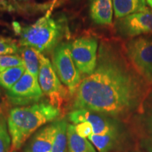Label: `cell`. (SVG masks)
Here are the masks:
<instances>
[{
    "instance_id": "1",
    "label": "cell",
    "mask_w": 152,
    "mask_h": 152,
    "mask_svg": "<svg viewBox=\"0 0 152 152\" xmlns=\"http://www.w3.org/2000/svg\"><path fill=\"white\" fill-rule=\"evenodd\" d=\"M151 86L118 47L105 42L98 49L94 71L82 80L73 109L125 118L141 111Z\"/></svg>"
},
{
    "instance_id": "2",
    "label": "cell",
    "mask_w": 152,
    "mask_h": 152,
    "mask_svg": "<svg viewBox=\"0 0 152 152\" xmlns=\"http://www.w3.org/2000/svg\"><path fill=\"white\" fill-rule=\"evenodd\" d=\"M60 114L59 109L47 102L10 109L7 116V126L11 139L10 152L20 149L39 129L56 121Z\"/></svg>"
},
{
    "instance_id": "3",
    "label": "cell",
    "mask_w": 152,
    "mask_h": 152,
    "mask_svg": "<svg viewBox=\"0 0 152 152\" xmlns=\"http://www.w3.org/2000/svg\"><path fill=\"white\" fill-rule=\"evenodd\" d=\"M65 33V18H54L48 12L34 23L21 28L20 45L42 54L59 45Z\"/></svg>"
},
{
    "instance_id": "4",
    "label": "cell",
    "mask_w": 152,
    "mask_h": 152,
    "mask_svg": "<svg viewBox=\"0 0 152 152\" xmlns=\"http://www.w3.org/2000/svg\"><path fill=\"white\" fill-rule=\"evenodd\" d=\"M53 66L58 78L74 95L81 83L80 73L71 55V44L62 42L55 47L52 55Z\"/></svg>"
},
{
    "instance_id": "5",
    "label": "cell",
    "mask_w": 152,
    "mask_h": 152,
    "mask_svg": "<svg viewBox=\"0 0 152 152\" xmlns=\"http://www.w3.org/2000/svg\"><path fill=\"white\" fill-rule=\"evenodd\" d=\"M124 52L137 73L152 85V38L145 36L133 38L126 43Z\"/></svg>"
},
{
    "instance_id": "6",
    "label": "cell",
    "mask_w": 152,
    "mask_h": 152,
    "mask_svg": "<svg viewBox=\"0 0 152 152\" xmlns=\"http://www.w3.org/2000/svg\"><path fill=\"white\" fill-rule=\"evenodd\" d=\"M38 82L43 94L48 97L49 103L60 109L66 97V90L60 82L52 63L42 54L39 55Z\"/></svg>"
},
{
    "instance_id": "7",
    "label": "cell",
    "mask_w": 152,
    "mask_h": 152,
    "mask_svg": "<svg viewBox=\"0 0 152 152\" xmlns=\"http://www.w3.org/2000/svg\"><path fill=\"white\" fill-rule=\"evenodd\" d=\"M5 94L9 103L18 106L38 103L43 96L38 78L26 71L10 90L6 91Z\"/></svg>"
},
{
    "instance_id": "8",
    "label": "cell",
    "mask_w": 152,
    "mask_h": 152,
    "mask_svg": "<svg viewBox=\"0 0 152 152\" xmlns=\"http://www.w3.org/2000/svg\"><path fill=\"white\" fill-rule=\"evenodd\" d=\"M71 55L80 73L88 75L94 71L97 63L98 42L96 38L82 37L71 44Z\"/></svg>"
},
{
    "instance_id": "9",
    "label": "cell",
    "mask_w": 152,
    "mask_h": 152,
    "mask_svg": "<svg viewBox=\"0 0 152 152\" xmlns=\"http://www.w3.org/2000/svg\"><path fill=\"white\" fill-rule=\"evenodd\" d=\"M118 32L128 37H137L143 35H152V9L135 13L117 20Z\"/></svg>"
},
{
    "instance_id": "10",
    "label": "cell",
    "mask_w": 152,
    "mask_h": 152,
    "mask_svg": "<svg viewBox=\"0 0 152 152\" xmlns=\"http://www.w3.org/2000/svg\"><path fill=\"white\" fill-rule=\"evenodd\" d=\"M68 119L74 125L83 122L90 123L94 134H104L118 130L116 125L106 115L87 109L73 110L68 114Z\"/></svg>"
},
{
    "instance_id": "11",
    "label": "cell",
    "mask_w": 152,
    "mask_h": 152,
    "mask_svg": "<svg viewBox=\"0 0 152 152\" xmlns=\"http://www.w3.org/2000/svg\"><path fill=\"white\" fill-rule=\"evenodd\" d=\"M58 120L39 129L25 146L24 152H49L52 150Z\"/></svg>"
},
{
    "instance_id": "12",
    "label": "cell",
    "mask_w": 152,
    "mask_h": 152,
    "mask_svg": "<svg viewBox=\"0 0 152 152\" xmlns=\"http://www.w3.org/2000/svg\"><path fill=\"white\" fill-rule=\"evenodd\" d=\"M90 16L94 23L108 26L112 23L113 7L112 0H89Z\"/></svg>"
},
{
    "instance_id": "13",
    "label": "cell",
    "mask_w": 152,
    "mask_h": 152,
    "mask_svg": "<svg viewBox=\"0 0 152 152\" xmlns=\"http://www.w3.org/2000/svg\"><path fill=\"white\" fill-rule=\"evenodd\" d=\"M115 17L118 19L148 9L144 0H112Z\"/></svg>"
},
{
    "instance_id": "14",
    "label": "cell",
    "mask_w": 152,
    "mask_h": 152,
    "mask_svg": "<svg viewBox=\"0 0 152 152\" xmlns=\"http://www.w3.org/2000/svg\"><path fill=\"white\" fill-rule=\"evenodd\" d=\"M68 152H96L88 139L82 137L77 134L74 125H68L67 128Z\"/></svg>"
},
{
    "instance_id": "15",
    "label": "cell",
    "mask_w": 152,
    "mask_h": 152,
    "mask_svg": "<svg viewBox=\"0 0 152 152\" xmlns=\"http://www.w3.org/2000/svg\"><path fill=\"white\" fill-rule=\"evenodd\" d=\"M118 137L117 130L104 134H92L87 139L99 152H109L116 144Z\"/></svg>"
},
{
    "instance_id": "16",
    "label": "cell",
    "mask_w": 152,
    "mask_h": 152,
    "mask_svg": "<svg viewBox=\"0 0 152 152\" xmlns=\"http://www.w3.org/2000/svg\"><path fill=\"white\" fill-rule=\"evenodd\" d=\"M40 54L41 53L31 47H23L20 49V55L26 71L37 78L39 75Z\"/></svg>"
},
{
    "instance_id": "17",
    "label": "cell",
    "mask_w": 152,
    "mask_h": 152,
    "mask_svg": "<svg viewBox=\"0 0 152 152\" xmlns=\"http://www.w3.org/2000/svg\"><path fill=\"white\" fill-rule=\"evenodd\" d=\"M26 71L24 66L0 69V87L9 90L16 84Z\"/></svg>"
},
{
    "instance_id": "18",
    "label": "cell",
    "mask_w": 152,
    "mask_h": 152,
    "mask_svg": "<svg viewBox=\"0 0 152 152\" xmlns=\"http://www.w3.org/2000/svg\"><path fill=\"white\" fill-rule=\"evenodd\" d=\"M68 125L66 120H58L56 135L50 152H66L68 147Z\"/></svg>"
},
{
    "instance_id": "19",
    "label": "cell",
    "mask_w": 152,
    "mask_h": 152,
    "mask_svg": "<svg viewBox=\"0 0 152 152\" xmlns=\"http://www.w3.org/2000/svg\"><path fill=\"white\" fill-rule=\"evenodd\" d=\"M11 139L6 118H0V152H10Z\"/></svg>"
},
{
    "instance_id": "20",
    "label": "cell",
    "mask_w": 152,
    "mask_h": 152,
    "mask_svg": "<svg viewBox=\"0 0 152 152\" xmlns=\"http://www.w3.org/2000/svg\"><path fill=\"white\" fill-rule=\"evenodd\" d=\"M24 66L21 56L16 54L0 55V69Z\"/></svg>"
},
{
    "instance_id": "21",
    "label": "cell",
    "mask_w": 152,
    "mask_h": 152,
    "mask_svg": "<svg viewBox=\"0 0 152 152\" xmlns=\"http://www.w3.org/2000/svg\"><path fill=\"white\" fill-rule=\"evenodd\" d=\"M18 52V47L14 39L0 37V55L15 54Z\"/></svg>"
},
{
    "instance_id": "22",
    "label": "cell",
    "mask_w": 152,
    "mask_h": 152,
    "mask_svg": "<svg viewBox=\"0 0 152 152\" xmlns=\"http://www.w3.org/2000/svg\"><path fill=\"white\" fill-rule=\"evenodd\" d=\"M74 126L76 133L82 137L87 139L93 134V128L90 123L83 122L74 125Z\"/></svg>"
},
{
    "instance_id": "23",
    "label": "cell",
    "mask_w": 152,
    "mask_h": 152,
    "mask_svg": "<svg viewBox=\"0 0 152 152\" xmlns=\"http://www.w3.org/2000/svg\"><path fill=\"white\" fill-rule=\"evenodd\" d=\"M9 102L7 96L0 90V118H6L9 113Z\"/></svg>"
},
{
    "instance_id": "24",
    "label": "cell",
    "mask_w": 152,
    "mask_h": 152,
    "mask_svg": "<svg viewBox=\"0 0 152 152\" xmlns=\"http://www.w3.org/2000/svg\"><path fill=\"white\" fill-rule=\"evenodd\" d=\"M13 28H14V31L16 32V33L20 34V30H21V28H20V24L17 22H14L13 23Z\"/></svg>"
},
{
    "instance_id": "25",
    "label": "cell",
    "mask_w": 152,
    "mask_h": 152,
    "mask_svg": "<svg viewBox=\"0 0 152 152\" xmlns=\"http://www.w3.org/2000/svg\"><path fill=\"white\" fill-rule=\"evenodd\" d=\"M149 129H150V134H151V147H152V115L149 121Z\"/></svg>"
},
{
    "instance_id": "26",
    "label": "cell",
    "mask_w": 152,
    "mask_h": 152,
    "mask_svg": "<svg viewBox=\"0 0 152 152\" xmlns=\"http://www.w3.org/2000/svg\"><path fill=\"white\" fill-rule=\"evenodd\" d=\"M144 1H146L147 4L149 6L150 8L152 9V0H144Z\"/></svg>"
},
{
    "instance_id": "27",
    "label": "cell",
    "mask_w": 152,
    "mask_h": 152,
    "mask_svg": "<svg viewBox=\"0 0 152 152\" xmlns=\"http://www.w3.org/2000/svg\"><path fill=\"white\" fill-rule=\"evenodd\" d=\"M14 152H16V151H14Z\"/></svg>"
}]
</instances>
